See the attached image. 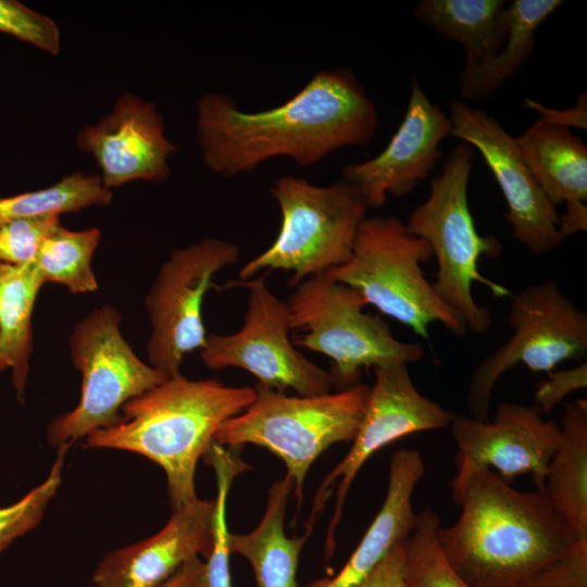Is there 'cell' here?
<instances>
[{
  "label": "cell",
  "instance_id": "cell-1",
  "mask_svg": "<svg viewBox=\"0 0 587 587\" xmlns=\"http://www.w3.org/2000/svg\"><path fill=\"white\" fill-rule=\"evenodd\" d=\"M377 125L375 103L342 67L315 73L295 96L267 110L243 111L218 91L203 93L196 108L202 162L227 178L278 157L316 164L344 147L367 145Z\"/></svg>",
  "mask_w": 587,
  "mask_h": 587
},
{
  "label": "cell",
  "instance_id": "cell-2",
  "mask_svg": "<svg viewBox=\"0 0 587 587\" xmlns=\"http://www.w3.org/2000/svg\"><path fill=\"white\" fill-rule=\"evenodd\" d=\"M451 491L461 512L451 526H439L437 539L471 587H521L584 541L544 490H516L490 469Z\"/></svg>",
  "mask_w": 587,
  "mask_h": 587
},
{
  "label": "cell",
  "instance_id": "cell-3",
  "mask_svg": "<svg viewBox=\"0 0 587 587\" xmlns=\"http://www.w3.org/2000/svg\"><path fill=\"white\" fill-rule=\"evenodd\" d=\"M254 397L250 386L178 374L126 402L121 421L89 434L84 447L126 450L157 463L165 473L171 508L176 510L198 499L197 464L220 426Z\"/></svg>",
  "mask_w": 587,
  "mask_h": 587
},
{
  "label": "cell",
  "instance_id": "cell-4",
  "mask_svg": "<svg viewBox=\"0 0 587 587\" xmlns=\"http://www.w3.org/2000/svg\"><path fill=\"white\" fill-rule=\"evenodd\" d=\"M475 150L465 142L453 147L444 160L439 174L429 183V196L410 214L405 226L426 240L437 260V277L432 284L439 299L476 335L492 325L488 308L474 297V282L486 286L494 296H512L478 270L482 255L497 257L502 246L494 236L476 230L470 210L467 188Z\"/></svg>",
  "mask_w": 587,
  "mask_h": 587
},
{
  "label": "cell",
  "instance_id": "cell-5",
  "mask_svg": "<svg viewBox=\"0 0 587 587\" xmlns=\"http://www.w3.org/2000/svg\"><path fill=\"white\" fill-rule=\"evenodd\" d=\"M253 388L254 400L220 426L213 442L223 447L252 444L277 455L292 480L298 512L314 461L330 446L353 440L371 386L360 383L316 396H288L260 383Z\"/></svg>",
  "mask_w": 587,
  "mask_h": 587
},
{
  "label": "cell",
  "instance_id": "cell-6",
  "mask_svg": "<svg viewBox=\"0 0 587 587\" xmlns=\"http://www.w3.org/2000/svg\"><path fill=\"white\" fill-rule=\"evenodd\" d=\"M282 221L273 243L239 271L241 280L263 270L292 272L289 286L345 264L351 257L367 204L350 184L319 186L284 175L271 187Z\"/></svg>",
  "mask_w": 587,
  "mask_h": 587
},
{
  "label": "cell",
  "instance_id": "cell-7",
  "mask_svg": "<svg viewBox=\"0 0 587 587\" xmlns=\"http://www.w3.org/2000/svg\"><path fill=\"white\" fill-rule=\"evenodd\" d=\"M433 258L429 243L413 235L394 215L366 217L358 230L350 259L332 268L333 277L358 289L366 304L428 339L434 322L455 335L467 328L436 295L421 263Z\"/></svg>",
  "mask_w": 587,
  "mask_h": 587
},
{
  "label": "cell",
  "instance_id": "cell-8",
  "mask_svg": "<svg viewBox=\"0 0 587 587\" xmlns=\"http://www.w3.org/2000/svg\"><path fill=\"white\" fill-rule=\"evenodd\" d=\"M287 304L290 328L304 335L295 341L332 360L333 386L360 384L363 367L415 363L424 355L414 342L398 340L378 315L362 311V294L336 280L329 271L294 287Z\"/></svg>",
  "mask_w": 587,
  "mask_h": 587
},
{
  "label": "cell",
  "instance_id": "cell-9",
  "mask_svg": "<svg viewBox=\"0 0 587 587\" xmlns=\"http://www.w3.org/2000/svg\"><path fill=\"white\" fill-rule=\"evenodd\" d=\"M122 315L110 304L88 312L68 336L70 357L80 373L77 405L54 417L47 427L53 447L73 445L95 430L117 424L129 400L167 377L143 362L121 330Z\"/></svg>",
  "mask_w": 587,
  "mask_h": 587
},
{
  "label": "cell",
  "instance_id": "cell-10",
  "mask_svg": "<svg viewBox=\"0 0 587 587\" xmlns=\"http://www.w3.org/2000/svg\"><path fill=\"white\" fill-rule=\"evenodd\" d=\"M513 334L474 370L467 388L471 417L489 420L498 379L520 363L549 373L561 362L587 352V314L553 280L530 285L515 295L508 315Z\"/></svg>",
  "mask_w": 587,
  "mask_h": 587
},
{
  "label": "cell",
  "instance_id": "cell-11",
  "mask_svg": "<svg viewBox=\"0 0 587 587\" xmlns=\"http://www.w3.org/2000/svg\"><path fill=\"white\" fill-rule=\"evenodd\" d=\"M267 274L233 282L248 290L245 322L235 333L207 336L200 358L211 370L238 367L257 377L258 383L299 396L330 392L329 371L298 351L289 338V309L266 285Z\"/></svg>",
  "mask_w": 587,
  "mask_h": 587
},
{
  "label": "cell",
  "instance_id": "cell-12",
  "mask_svg": "<svg viewBox=\"0 0 587 587\" xmlns=\"http://www.w3.org/2000/svg\"><path fill=\"white\" fill-rule=\"evenodd\" d=\"M239 247L208 237L172 251L145 298L150 322L148 363L167 378L180 374L185 357L207 339L202 303L214 276L239 260Z\"/></svg>",
  "mask_w": 587,
  "mask_h": 587
},
{
  "label": "cell",
  "instance_id": "cell-13",
  "mask_svg": "<svg viewBox=\"0 0 587 587\" xmlns=\"http://www.w3.org/2000/svg\"><path fill=\"white\" fill-rule=\"evenodd\" d=\"M409 364L375 366V382L370 388L365 410L346 457L330 471L317 488L303 535L309 537L336 490L335 509L325 538V558L335 550L336 528L350 486L359 471L376 451L414 433L444 428L454 414L423 396L415 387Z\"/></svg>",
  "mask_w": 587,
  "mask_h": 587
},
{
  "label": "cell",
  "instance_id": "cell-14",
  "mask_svg": "<svg viewBox=\"0 0 587 587\" xmlns=\"http://www.w3.org/2000/svg\"><path fill=\"white\" fill-rule=\"evenodd\" d=\"M450 136L477 150L505 199L512 236L539 255L560 248L559 215L525 163L515 137L484 110L463 100L449 103Z\"/></svg>",
  "mask_w": 587,
  "mask_h": 587
},
{
  "label": "cell",
  "instance_id": "cell-15",
  "mask_svg": "<svg viewBox=\"0 0 587 587\" xmlns=\"http://www.w3.org/2000/svg\"><path fill=\"white\" fill-rule=\"evenodd\" d=\"M449 426L458 447L451 490L480 469L497 471L509 484L519 475L530 474L537 489H544L561 427L553 420H545L535 405L501 402L492 421L454 414Z\"/></svg>",
  "mask_w": 587,
  "mask_h": 587
},
{
  "label": "cell",
  "instance_id": "cell-16",
  "mask_svg": "<svg viewBox=\"0 0 587 587\" xmlns=\"http://www.w3.org/2000/svg\"><path fill=\"white\" fill-rule=\"evenodd\" d=\"M451 133L448 114L413 79L403 118L377 155L347 164L342 180L353 186L369 208H382L387 196L411 193L442 159L440 142Z\"/></svg>",
  "mask_w": 587,
  "mask_h": 587
},
{
  "label": "cell",
  "instance_id": "cell-17",
  "mask_svg": "<svg viewBox=\"0 0 587 587\" xmlns=\"http://www.w3.org/2000/svg\"><path fill=\"white\" fill-rule=\"evenodd\" d=\"M76 141L93 158L110 190L135 180H165L168 159L177 151L157 107L130 92L123 93L96 124L82 128Z\"/></svg>",
  "mask_w": 587,
  "mask_h": 587
},
{
  "label": "cell",
  "instance_id": "cell-18",
  "mask_svg": "<svg viewBox=\"0 0 587 587\" xmlns=\"http://www.w3.org/2000/svg\"><path fill=\"white\" fill-rule=\"evenodd\" d=\"M215 501L196 499L176 510L155 535L110 552L98 564L96 587H161L187 561L209 558Z\"/></svg>",
  "mask_w": 587,
  "mask_h": 587
},
{
  "label": "cell",
  "instance_id": "cell-19",
  "mask_svg": "<svg viewBox=\"0 0 587 587\" xmlns=\"http://www.w3.org/2000/svg\"><path fill=\"white\" fill-rule=\"evenodd\" d=\"M424 473L417 450L396 451L389 463L386 498L355 550L336 575L305 587H358L395 546L403 544L417 523L412 496Z\"/></svg>",
  "mask_w": 587,
  "mask_h": 587
},
{
  "label": "cell",
  "instance_id": "cell-20",
  "mask_svg": "<svg viewBox=\"0 0 587 587\" xmlns=\"http://www.w3.org/2000/svg\"><path fill=\"white\" fill-rule=\"evenodd\" d=\"M520 152L544 193L555 208L585 205L587 147L570 128L538 118L515 137Z\"/></svg>",
  "mask_w": 587,
  "mask_h": 587
},
{
  "label": "cell",
  "instance_id": "cell-21",
  "mask_svg": "<svg viewBox=\"0 0 587 587\" xmlns=\"http://www.w3.org/2000/svg\"><path fill=\"white\" fill-rule=\"evenodd\" d=\"M294 484L288 474L272 485L261 522L247 534H229V551L251 565L257 587H299L297 570L307 536L288 537L284 522Z\"/></svg>",
  "mask_w": 587,
  "mask_h": 587
},
{
  "label": "cell",
  "instance_id": "cell-22",
  "mask_svg": "<svg viewBox=\"0 0 587 587\" xmlns=\"http://www.w3.org/2000/svg\"><path fill=\"white\" fill-rule=\"evenodd\" d=\"M561 440L545 476L544 491L572 530L587 540V400L566 402Z\"/></svg>",
  "mask_w": 587,
  "mask_h": 587
},
{
  "label": "cell",
  "instance_id": "cell-23",
  "mask_svg": "<svg viewBox=\"0 0 587 587\" xmlns=\"http://www.w3.org/2000/svg\"><path fill=\"white\" fill-rule=\"evenodd\" d=\"M414 16L461 45L469 65L497 54L509 30L508 5L503 0H422L414 8Z\"/></svg>",
  "mask_w": 587,
  "mask_h": 587
},
{
  "label": "cell",
  "instance_id": "cell-24",
  "mask_svg": "<svg viewBox=\"0 0 587 587\" xmlns=\"http://www.w3.org/2000/svg\"><path fill=\"white\" fill-rule=\"evenodd\" d=\"M561 0H514L508 4L509 30L502 48L479 64H464L459 92L464 100L494 96L529 60L537 28L561 4Z\"/></svg>",
  "mask_w": 587,
  "mask_h": 587
},
{
  "label": "cell",
  "instance_id": "cell-25",
  "mask_svg": "<svg viewBox=\"0 0 587 587\" xmlns=\"http://www.w3.org/2000/svg\"><path fill=\"white\" fill-rule=\"evenodd\" d=\"M43 282L34 261L0 270V351L9 362L12 385L24 402L33 352V312Z\"/></svg>",
  "mask_w": 587,
  "mask_h": 587
},
{
  "label": "cell",
  "instance_id": "cell-26",
  "mask_svg": "<svg viewBox=\"0 0 587 587\" xmlns=\"http://www.w3.org/2000/svg\"><path fill=\"white\" fill-rule=\"evenodd\" d=\"M101 230L91 227L71 230L58 225L45 239L34 260L43 284L54 283L71 294H88L98 289L92 267Z\"/></svg>",
  "mask_w": 587,
  "mask_h": 587
},
{
  "label": "cell",
  "instance_id": "cell-27",
  "mask_svg": "<svg viewBox=\"0 0 587 587\" xmlns=\"http://www.w3.org/2000/svg\"><path fill=\"white\" fill-rule=\"evenodd\" d=\"M112 198L99 175L76 172L42 189L0 197V227L23 218L105 207Z\"/></svg>",
  "mask_w": 587,
  "mask_h": 587
},
{
  "label": "cell",
  "instance_id": "cell-28",
  "mask_svg": "<svg viewBox=\"0 0 587 587\" xmlns=\"http://www.w3.org/2000/svg\"><path fill=\"white\" fill-rule=\"evenodd\" d=\"M440 517L430 509L417 513V523L403 542L405 587H471L442 552L437 529Z\"/></svg>",
  "mask_w": 587,
  "mask_h": 587
},
{
  "label": "cell",
  "instance_id": "cell-29",
  "mask_svg": "<svg viewBox=\"0 0 587 587\" xmlns=\"http://www.w3.org/2000/svg\"><path fill=\"white\" fill-rule=\"evenodd\" d=\"M207 461L214 467L217 479V496L214 511L213 547L205 561L208 587H232L229 573V532L226 521V501L233 479L249 470L233 448L226 449L212 444L205 453Z\"/></svg>",
  "mask_w": 587,
  "mask_h": 587
},
{
  "label": "cell",
  "instance_id": "cell-30",
  "mask_svg": "<svg viewBox=\"0 0 587 587\" xmlns=\"http://www.w3.org/2000/svg\"><path fill=\"white\" fill-rule=\"evenodd\" d=\"M72 445H61L46 479L16 502L0 508V552L34 529L62 482L65 455Z\"/></svg>",
  "mask_w": 587,
  "mask_h": 587
},
{
  "label": "cell",
  "instance_id": "cell-31",
  "mask_svg": "<svg viewBox=\"0 0 587 587\" xmlns=\"http://www.w3.org/2000/svg\"><path fill=\"white\" fill-rule=\"evenodd\" d=\"M0 33L51 54L61 49V32L54 20L16 0H0Z\"/></svg>",
  "mask_w": 587,
  "mask_h": 587
},
{
  "label": "cell",
  "instance_id": "cell-32",
  "mask_svg": "<svg viewBox=\"0 0 587 587\" xmlns=\"http://www.w3.org/2000/svg\"><path fill=\"white\" fill-rule=\"evenodd\" d=\"M58 214L23 218L0 227V263L23 265L33 262L42 242L61 224Z\"/></svg>",
  "mask_w": 587,
  "mask_h": 587
},
{
  "label": "cell",
  "instance_id": "cell-33",
  "mask_svg": "<svg viewBox=\"0 0 587 587\" xmlns=\"http://www.w3.org/2000/svg\"><path fill=\"white\" fill-rule=\"evenodd\" d=\"M587 387V363L561 371H551L538 383L535 391L539 412H551L569 394Z\"/></svg>",
  "mask_w": 587,
  "mask_h": 587
},
{
  "label": "cell",
  "instance_id": "cell-34",
  "mask_svg": "<svg viewBox=\"0 0 587 587\" xmlns=\"http://www.w3.org/2000/svg\"><path fill=\"white\" fill-rule=\"evenodd\" d=\"M521 587H587V540L561 562Z\"/></svg>",
  "mask_w": 587,
  "mask_h": 587
},
{
  "label": "cell",
  "instance_id": "cell-35",
  "mask_svg": "<svg viewBox=\"0 0 587 587\" xmlns=\"http://www.w3.org/2000/svg\"><path fill=\"white\" fill-rule=\"evenodd\" d=\"M403 544L395 546L358 587H405Z\"/></svg>",
  "mask_w": 587,
  "mask_h": 587
},
{
  "label": "cell",
  "instance_id": "cell-36",
  "mask_svg": "<svg viewBox=\"0 0 587 587\" xmlns=\"http://www.w3.org/2000/svg\"><path fill=\"white\" fill-rule=\"evenodd\" d=\"M524 107L536 111L540 114V118L544 121L563 126V127H578L582 129L587 128V98L586 92H582L578 96L577 102L574 107L566 108L565 110H554L547 108L533 99H525Z\"/></svg>",
  "mask_w": 587,
  "mask_h": 587
},
{
  "label": "cell",
  "instance_id": "cell-37",
  "mask_svg": "<svg viewBox=\"0 0 587 587\" xmlns=\"http://www.w3.org/2000/svg\"><path fill=\"white\" fill-rule=\"evenodd\" d=\"M161 587H208L205 561L190 559Z\"/></svg>",
  "mask_w": 587,
  "mask_h": 587
},
{
  "label": "cell",
  "instance_id": "cell-38",
  "mask_svg": "<svg viewBox=\"0 0 587 587\" xmlns=\"http://www.w3.org/2000/svg\"><path fill=\"white\" fill-rule=\"evenodd\" d=\"M9 370V362L0 351V373Z\"/></svg>",
  "mask_w": 587,
  "mask_h": 587
},
{
  "label": "cell",
  "instance_id": "cell-39",
  "mask_svg": "<svg viewBox=\"0 0 587 587\" xmlns=\"http://www.w3.org/2000/svg\"><path fill=\"white\" fill-rule=\"evenodd\" d=\"M4 265H5V264H1V263H0V270H1Z\"/></svg>",
  "mask_w": 587,
  "mask_h": 587
}]
</instances>
